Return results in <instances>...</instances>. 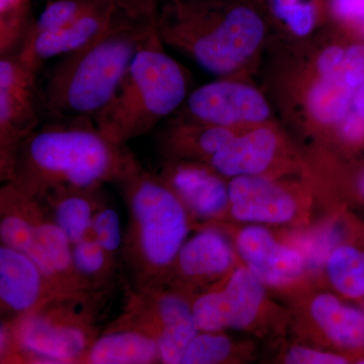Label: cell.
<instances>
[{
    "mask_svg": "<svg viewBox=\"0 0 364 364\" xmlns=\"http://www.w3.org/2000/svg\"><path fill=\"white\" fill-rule=\"evenodd\" d=\"M363 264H364V255H363Z\"/></svg>",
    "mask_w": 364,
    "mask_h": 364,
    "instance_id": "f35d334b",
    "label": "cell"
},
{
    "mask_svg": "<svg viewBox=\"0 0 364 364\" xmlns=\"http://www.w3.org/2000/svg\"><path fill=\"white\" fill-rule=\"evenodd\" d=\"M153 336L159 347L160 361L167 364L181 363L186 349L196 335L193 309L177 296H158L153 306Z\"/></svg>",
    "mask_w": 364,
    "mask_h": 364,
    "instance_id": "ac0fdd59",
    "label": "cell"
},
{
    "mask_svg": "<svg viewBox=\"0 0 364 364\" xmlns=\"http://www.w3.org/2000/svg\"><path fill=\"white\" fill-rule=\"evenodd\" d=\"M156 13L119 2L116 16L102 32L62 56L54 67L42 100L46 111L54 119H95L116 95L136 53L156 32Z\"/></svg>",
    "mask_w": 364,
    "mask_h": 364,
    "instance_id": "3957f363",
    "label": "cell"
},
{
    "mask_svg": "<svg viewBox=\"0 0 364 364\" xmlns=\"http://www.w3.org/2000/svg\"><path fill=\"white\" fill-rule=\"evenodd\" d=\"M284 138L274 119L241 132L208 164L228 178L263 176L279 157Z\"/></svg>",
    "mask_w": 364,
    "mask_h": 364,
    "instance_id": "30bf717a",
    "label": "cell"
},
{
    "mask_svg": "<svg viewBox=\"0 0 364 364\" xmlns=\"http://www.w3.org/2000/svg\"><path fill=\"white\" fill-rule=\"evenodd\" d=\"M91 234L109 256L119 250L122 244L121 221L116 210L102 208L95 213Z\"/></svg>",
    "mask_w": 364,
    "mask_h": 364,
    "instance_id": "83f0119b",
    "label": "cell"
},
{
    "mask_svg": "<svg viewBox=\"0 0 364 364\" xmlns=\"http://www.w3.org/2000/svg\"><path fill=\"white\" fill-rule=\"evenodd\" d=\"M93 191L95 189H68L48 196L54 200L53 221L65 233L72 245L91 233L95 215Z\"/></svg>",
    "mask_w": 364,
    "mask_h": 364,
    "instance_id": "7402d4cb",
    "label": "cell"
},
{
    "mask_svg": "<svg viewBox=\"0 0 364 364\" xmlns=\"http://www.w3.org/2000/svg\"><path fill=\"white\" fill-rule=\"evenodd\" d=\"M33 23L28 0L0 11V56L20 51Z\"/></svg>",
    "mask_w": 364,
    "mask_h": 364,
    "instance_id": "cb8c5ba5",
    "label": "cell"
},
{
    "mask_svg": "<svg viewBox=\"0 0 364 364\" xmlns=\"http://www.w3.org/2000/svg\"><path fill=\"white\" fill-rule=\"evenodd\" d=\"M21 349L35 360L70 363L87 354L90 336L77 320H56L41 314H28L16 330Z\"/></svg>",
    "mask_w": 364,
    "mask_h": 364,
    "instance_id": "ba28073f",
    "label": "cell"
},
{
    "mask_svg": "<svg viewBox=\"0 0 364 364\" xmlns=\"http://www.w3.org/2000/svg\"><path fill=\"white\" fill-rule=\"evenodd\" d=\"M124 6L146 13H156L161 0H119Z\"/></svg>",
    "mask_w": 364,
    "mask_h": 364,
    "instance_id": "1f68e13d",
    "label": "cell"
},
{
    "mask_svg": "<svg viewBox=\"0 0 364 364\" xmlns=\"http://www.w3.org/2000/svg\"><path fill=\"white\" fill-rule=\"evenodd\" d=\"M289 364H343L346 359L335 354L325 353L312 349L294 347L289 350L286 358Z\"/></svg>",
    "mask_w": 364,
    "mask_h": 364,
    "instance_id": "f546056e",
    "label": "cell"
},
{
    "mask_svg": "<svg viewBox=\"0 0 364 364\" xmlns=\"http://www.w3.org/2000/svg\"><path fill=\"white\" fill-rule=\"evenodd\" d=\"M352 111L356 112L364 121V83L354 93Z\"/></svg>",
    "mask_w": 364,
    "mask_h": 364,
    "instance_id": "d6a6232c",
    "label": "cell"
},
{
    "mask_svg": "<svg viewBox=\"0 0 364 364\" xmlns=\"http://www.w3.org/2000/svg\"><path fill=\"white\" fill-rule=\"evenodd\" d=\"M243 131L173 114L158 135V147L166 161H191L196 158L208 163Z\"/></svg>",
    "mask_w": 364,
    "mask_h": 364,
    "instance_id": "4fadbf2b",
    "label": "cell"
},
{
    "mask_svg": "<svg viewBox=\"0 0 364 364\" xmlns=\"http://www.w3.org/2000/svg\"><path fill=\"white\" fill-rule=\"evenodd\" d=\"M109 258L111 256L91 233L72 245L74 268L85 282L88 279H102L109 268Z\"/></svg>",
    "mask_w": 364,
    "mask_h": 364,
    "instance_id": "484cf974",
    "label": "cell"
},
{
    "mask_svg": "<svg viewBox=\"0 0 364 364\" xmlns=\"http://www.w3.org/2000/svg\"><path fill=\"white\" fill-rule=\"evenodd\" d=\"M358 189L359 193H360V195L361 196H363V198L364 200V172L363 174H361V176L359 177Z\"/></svg>",
    "mask_w": 364,
    "mask_h": 364,
    "instance_id": "e575fe53",
    "label": "cell"
},
{
    "mask_svg": "<svg viewBox=\"0 0 364 364\" xmlns=\"http://www.w3.org/2000/svg\"><path fill=\"white\" fill-rule=\"evenodd\" d=\"M23 0H0V11H6L16 4H20Z\"/></svg>",
    "mask_w": 364,
    "mask_h": 364,
    "instance_id": "836d02e7",
    "label": "cell"
},
{
    "mask_svg": "<svg viewBox=\"0 0 364 364\" xmlns=\"http://www.w3.org/2000/svg\"><path fill=\"white\" fill-rule=\"evenodd\" d=\"M254 1H255L256 4H258V2H259V0H254Z\"/></svg>",
    "mask_w": 364,
    "mask_h": 364,
    "instance_id": "74e56055",
    "label": "cell"
},
{
    "mask_svg": "<svg viewBox=\"0 0 364 364\" xmlns=\"http://www.w3.org/2000/svg\"><path fill=\"white\" fill-rule=\"evenodd\" d=\"M233 259V251L226 239L210 230L184 243L176 257L179 269L189 277L220 274L229 269Z\"/></svg>",
    "mask_w": 364,
    "mask_h": 364,
    "instance_id": "ffe728a7",
    "label": "cell"
},
{
    "mask_svg": "<svg viewBox=\"0 0 364 364\" xmlns=\"http://www.w3.org/2000/svg\"><path fill=\"white\" fill-rule=\"evenodd\" d=\"M356 32L360 33L361 35L364 37V23H361L360 26H358V28H356Z\"/></svg>",
    "mask_w": 364,
    "mask_h": 364,
    "instance_id": "d590c367",
    "label": "cell"
},
{
    "mask_svg": "<svg viewBox=\"0 0 364 364\" xmlns=\"http://www.w3.org/2000/svg\"><path fill=\"white\" fill-rule=\"evenodd\" d=\"M327 9L337 30L355 31L364 23V0H327Z\"/></svg>",
    "mask_w": 364,
    "mask_h": 364,
    "instance_id": "f1b7e54d",
    "label": "cell"
},
{
    "mask_svg": "<svg viewBox=\"0 0 364 364\" xmlns=\"http://www.w3.org/2000/svg\"><path fill=\"white\" fill-rule=\"evenodd\" d=\"M328 274L339 293L353 299L364 296L363 255L355 248L335 249L328 260Z\"/></svg>",
    "mask_w": 364,
    "mask_h": 364,
    "instance_id": "603a6c76",
    "label": "cell"
},
{
    "mask_svg": "<svg viewBox=\"0 0 364 364\" xmlns=\"http://www.w3.org/2000/svg\"><path fill=\"white\" fill-rule=\"evenodd\" d=\"M39 109L36 87L0 88V166L7 181L21 144L38 128Z\"/></svg>",
    "mask_w": 364,
    "mask_h": 364,
    "instance_id": "9a60e30c",
    "label": "cell"
},
{
    "mask_svg": "<svg viewBox=\"0 0 364 364\" xmlns=\"http://www.w3.org/2000/svg\"><path fill=\"white\" fill-rule=\"evenodd\" d=\"M156 30L163 44L217 78H250L270 38L254 0H161Z\"/></svg>",
    "mask_w": 364,
    "mask_h": 364,
    "instance_id": "6da1fadb",
    "label": "cell"
},
{
    "mask_svg": "<svg viewBox=\"0 0 364 364\" xmlns=\"http://www.w3.org/2000/svg\"><path fill=\"white\" fill-rule=\"evenodd\" d=\"M189 76L156 32L142 46L109 105L95 117L105 136L124 145L156 128L188 97Z\"/></svg>",
    "mask_w": 364,
    "mask_h": 364,
    "instance_id": "277c9868",
    "label": "cell"
},
{
    "mask_svg": "<svg viewBox=\"0 0 364 364\" xmlns=\"http://www.w3.org/2000/svg\"><path fill=\"white\" fill-rule=\"evenodd\" d=\"M174 114L237 130H247L275 117L267 93L244 77H220L191 90Z\"/></svg>",
    "mask_w": 364,
    "mask_h": 364,
    "instance_id": "8992f818",
    "label": "cell"
},
{
    "mask_svg": "<svg viewBox=\"0 0 364 364\" xmlns=\"http://www.w3.org/2000/svg\"><path fill=\"white\" fill-rule=\"evenodd\" d=\"M270 33L284 46L304 44L329 26L327 0H259Z\"/></svg>",
    "mask_w": 364,
    "mask_h": 364,
    "instance_id": "e0dca14e",
    "label": "cell"
},
{
    "mask_svg": "<svg viewBox=\"0 0 364 364\" xmlns=\"http://www.w3.org/2000/svg\"><path fill=\"white\" fill-rule=\"evenodd\" d=\"M334 132L345 142H361L364 140V121L351 109Z\"/></svg>",
    "mask_w": 364,
    "mask_h": 364,
    "instance_id": "4dcf8cb0",
    "label": "cell"
},
{
    "mask_svg": "<svg viewBox=\"0 0 364 364\" xmlns=\"http://www.w3.org/2000/svg\"><path fill=\"white\" fill-rule=\"evenodd\" d=\"M97 1V0H56L50 2L39 18L33 20L32 28L26 37L54 32L69 25Z\"/></svg>",
    "mask_w": 364,
    "mask_h": 364,
    "instance_id": "d4e9b609",
    "label": "cell"
},
{
    "mask_svg": "<svg viewBox=\"0 0 364 364\" xmlns=\"http://www.w3.org/2000/svg\"><path fill=\"white\" fill-rule=\"evenodd\" d=\"M138 165L109 140L92 117H61L36 129L21 144L9 182L32 198L119 182Z\"/></svg>",
    "mask_w": 364,
    "mask_h": 364,
    "instance_id": "7a4b0ae2",
    "label": "cell"
},
{
    "mask_svg": "<svg viewBox=\"0 0 364 364\" xmlns=\"http://www.w3.org/2000/svg\"><path fill=\"white\" fill-rule=\"evenodd\" d=\"M130 208L131 243L142 275L159 272L176 259L188 231L183 203L159 176L136 165L122 179Z\"/></svg>",
    "mask_w": 364,
    "mask_h": 364,
    "instance_id": "5b68a950",
    "label": "cell"
},
{
    "mask_svg": "<svg viewBox=\"0 0 364 364\" xmlns=\"http://www.w3.org/2000/svg\"><path fill=\"white\" fill-rule=\"evenodd\" d=\"M119 7V0H97L69 25L54 32L26 37L16 54L38 74L47 60L75 51L102 32L116 16Z\"/></svg>",
    "mask_w": 364,
    "mask_h": 364,
    "instance_id": "9c48e42d",
    "label": "cell"
},
{
    "mask_svg": "<svg viewBox=\"0 0 364 364\" xmlns=\"http://www.w3.org/2000/svg\"><path fill=\"white\" fill-rule=\"evenodd\" d=\"M93 364H146L160 360L157 340L150 332L124 330L95 340L87 354Z\"/></svg>",
    "mask_w": 364,
    "mask_h": 364,
    "instance_id": "d6986e66",
    "label": "cell"
},
{
    "mask_svg": "<svg viewBox=\"0 0 364 364\" xmlns=\"http://www.w3.org/2000/svg\"><path fill=\"white\" fill-rule=\"evenodd\" d=\"M228 191L232 215L239 221L279 224L289 221L296 213L291 193L264 176L234 177Z\"/></svg>",
    "mask_w": 364,
    "mask_h": 364,
    "instance_id": "7c38bea8",
    "label": "cell"
},
{
    "mask_svg": "<svg viewBox=\"0 0 364 364\" xmlns=\"http://www.w3.org/2000/svg\"><path fill=\"white\" fill-rule=\"evenodd\" d=\"M159 176L200 217H215L229 203L224 176L208 163L166 161Z\"/></svg>",
    "mask_w": 364,
    "mask_h": 364,
    "instance_id": "8fae6325",
    "label": "cell"
},
{
    "mask_svg": "<svg viewBox=\"0 0 364 364\" xmlns=\"http://www.w3.org/2000/svg\"><path fill=\"white\" fill-rule=\"evenodd\" d=\"M359 363H364V359H363L361 361H359Z\"/></svg>",
    "mask_w": 364,
    "mask_h": 364,
    "instance_id": "8d00e7d4",
    "label": "cell"
},
{
    "mask_svg": "<svg viewBox=\"0 0 364 364\" xmlns=\"http://www.w3.org/2000/svg\"><path fill=\"white\" fill-rule=\"evenodd\" d=\"M311 311L316 322L335 343L350 348L364 346V314L327 294L314 299Z\"/></svg>",
    "mask_w": 364,
    "mask_h": 364,
    "instance_id": "44dd1931",
    "label": "cell"
},
{
    "mask_svg": "<svg viewBox=\"0 0 364 364\" xmlns=\"http://www.w3.org/2000/svg\"><path fill=\"white\" fill-rule=\"evenodd\" d=\"M53 287L32 259L16 249L0 248V299L4 310L28 315L37 310Z\"/></svg>",
    "mask_w": 364,
    "mask_h": 364,
    "instance_id": "2e32d148",
    "label": "cell"
},
{
    "mask_svg": "<svg viewBox=\"0 0 364 364\" xmlns=\"http://www.w3.org/2000/svg\"><path fill=\"white\" fill-rule=\"evenodd\" d=\"M264 298L261 282L247 269L237 270L221 291L200 296L193 306L196 325L203 332L247 327Z\"/></svg>",
    "mask_w": 364,
    "mask_h": 364,
    "instance_id": "52a82bcc",
    "label": "cell"
},
{
    "mask_svg": "<svg viewBox=\"0 0 364 364\" xmlns=\"http://www.w3.org/2000/svg\"><path fill=\"white\" fill-rule=\"evenodd\" d=\"M212 333L196 335L186 349L181 363L210 364L224 361L231 353V342L223 335Z\"/></svg>",
    "mask_w": 364,
    "mask_h": 364,
    "instance_id": "4316f807",
    "label": "cell"
},
{
    "mask_svg": "<svg viewBox=\"0 0 364 364\" xmlns=\"http://www.w3.org/2000/svg\"><path fill=\"white\" fill-rule=\"evenodd\" d=\"M237 247L250 272L270 286L286 284L303 272L304 260L298 251L280 245L263 228H245L238 235Z\"/></svg>",
    "mask_w": 364,
    "mask_h": 364,
    "instance_id": "5bb4252c",
    "label": "cell"
}]
</instances>
